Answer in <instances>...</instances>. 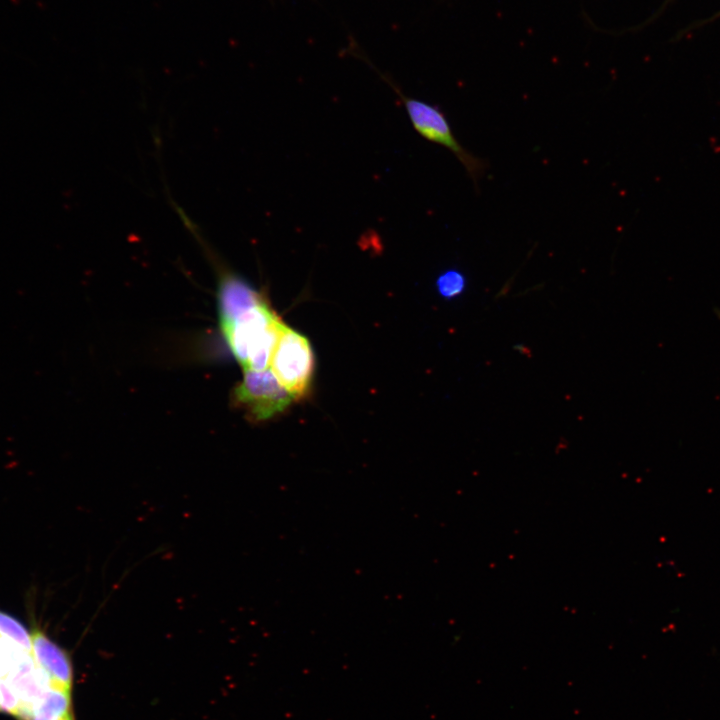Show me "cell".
Returning <instances> with one entry per match:
<instances>
[{
	"label": "cell",
	"mask_w": 720,
	"mask_h": 720,
	"mask_svg": "<svg viewBox=\"0 0 720 720\" xmlns=\"http://www.w3.org/2000/svg\"><path fill=\"white\" fill-rule=\"evenodd\" d=\"M219 324L243 371L268 369L284 323L265 300Z\"/></svg>",
	"instance_id": "1"
},
{
	"label": "cell",
	"mask_w": 720,
	"mask_h": 720,
	"mask_svg": "<svg viewBox=\"0 0 720 720\" xmlns=\"http://www.w3.org/2000/svg\"><path fill=\"white\" fill-rule=\"evenodd\" d=\"M405 107L414 129L426 140L449 149L461 162L475 184L488 163L466 150L452 132L451 126L437 107L419 99L406 96L397 86L386 79Z\"/></svg>",
	"instance_id": "2"
},
{
	"label": "cell",
	"mask_w": 720,
	"mask_h": 720,
	"mask_svg": "<svg viewBox=\"0 0 720 720\" xmlns=\"http://www.w3.org/2000/svg\"><path fill=\"white\" fill-rule=\"evenodd\" d=\"M269 367L293 399L305 396L310 388L314 370V356L309 340L284 324Z\"/></svg>",
	"instance_id": "3"
},
{
	"label": "cell",
	"mask_w": 720,
	"mask_h": 720,
	"mask_svg": "<svg viewBox=\"0 0 720 720\" xmlns=\"http://www.w3.org/2000/svg\"><path fill=\"white\" fill-rule=\"evenodd\" d=\"M234 401L254 421L267 420L283 412L293 398L269 369L245 370L233 392Z\"/></svg>",
	"instance_id": "4"
},
{
	"label": "cell",
	"mask_w": 720,
	"mask_h": 720,
	"mask_svg": "<svg viewBox=\"0 0 720 720\" xmlns=\"http://www.w3.org/2000/svg\"><path fill=\"white\" fill-rule=\"evenodd\" d=\"M31 643V654L37 666L55 687L71 692L72 665L68 654L38 629L32 631Z\"/></svg>",
	"instance_id": "5"
},
{
	"label": "cell",
	"mask_w": 720,
	"mask_h": 720,
	"mask_svg": "<svg viewBox=\"0 0 720 720\" xmlns=\"http://www.w3.org/2000/svg\"><path fill=\"white\" fill-rule=\"evenodd\" d=\"M32 718L37 720H74L71 692L56 687L49 688L34 706Z\"/></svg>",
	"instance_id": "6"
},
{
	"label": "cell",
	"mask_w": 720,
	"mask_h": 720,
	"mask_svg": "<svg viewBox=\"0 0 720 720\" xmlns=\"http://www.w3.org/2000/svg\"><path fill=\"white\" fill-rule=\"evenodd\" d=\"M0 637L31 653V635L28 630L19 620L2 611H0Z\"/></svg>",
	"instance_id": "7"
},
{
	"label": "cell",
	"mask_w": 720,
	"mask_h": 720,
	"mask_svg": "<svg viewBox=\"0 0 720 720\" xmlns=\"http://www.w3.org/2000/svg\"><path fill=\"white\" fill-rule=\"evenodd\" d=\"M465 283V277L460 271L450 269L439 275L436 287L441 296L452 298L463 292Z\"/></svg>",
	"instance_id": "8"
},
{
	"label": "cell",
	"mask_w": 720,
	"mask_h": 720,
	"mask_svg": "<svg viewBox=\"0 0 720 720\" xmlns=\"http://www.w3.org/2000/svg\"><path fill=\"white\" fill-rule=\"evenodd\" d=\"M0 712L21 719L22 705L11 685L6 679L0 678Z\"/></svg>",
	"instance_id": "9"
},
{
	"label": "cell",
	"mask_w": 720,
	"mask_h": 720,
	"mask_svg": "<svg viewBox=\"0 0 720 720\" xmlns=\"http://www.w3.org/2000/svg\"><path fill=\"white\" fill-rule=\"evenodd\" d=\"M30 720H37V719H35V718H31Z\"/></svg>",
	"instance_id": "10"
}]
</instances>
